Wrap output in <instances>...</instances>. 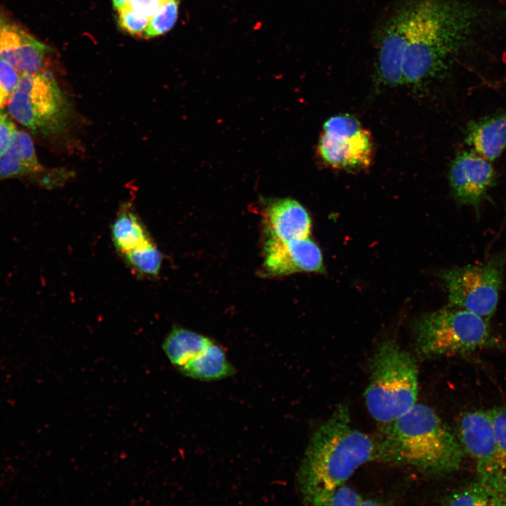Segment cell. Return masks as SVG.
Instances as JSON below:
<instances>
[{
  "mask_svg": "<svg viewBox=\"0 0 506 506\" xmlns=\"http://www.w3.org/2000/svg\"><path fill=\"white\" fill-rule=\"evenodd\" d=\"M450 183L456 200L479 213L481 202L494 185L495 174L490 161L473 152L460 153L452 162Z\"/></svg>",
  "mask_w": 506,
  "mask_h": 506,
  "instance_id": "obj_10",
  "label": "cell"
},
{
  "mask_svg": "<svg viewBox=\"0 0 506 506\" xmlns=\"http://www.w3.org/2000/svg\"><path fill=\"white\" fill-rule=\"evenodd\" d=\"M372 148L370 132L356 118L348 115L327 119L318 143L322 159L337 169L368 167L372 157Z\"/></svg>",
  "mask_w": 506,
  "mask_h": 506,
  "instance_id": "obj_8",
  "label": "cell"
},
{
  "mask_svg": "<svg viewBox=\"0 0 506 506\" xmlns=\"http://www.w3.org/2000/svg\"><path fill=\"white\" fill-rule=\"evenodd\" d=\"M458 439L476 462L479 476L491 465L497 451V441L488 410L464 413L458 422Z\"/></svg>",
  "mask_w": 506,
  "mask_h": 506,
  "instance_id": "obj_13",
  "label": "cell"
},
{
  "mask_svg": "<svg viewBox=\"0 0 506 506\" xmlns=\"http://www.w3.org/2000/svg\"><path fill=\"white\" fill-rule=\"evenodd\" d=\"M169 0H129V7L150 18Z\"/></svg>",
  "mask_w": 506,
  "mask_h": 506,
  "instance_id": "obj_28",
  "label": "cell"
},
{
  "mask_svg": "<svg viewBox=\"0 0 506 506\" xmlns=\"http://www.w3.org/2000/svg\"><path fill=\"white\" fill-rule=\"evenodd\" d=\"M488 412L495 429L497 451L491 465L479 479L506 496V408L495 407Z\"/></svg>",
  "mask_w": 506,
  "mask_h": 506,
  "instance_id": "obj_19",
  "label": "cell"
},
{
  "mask_svg": "<svg viewBox=\"0 0 506 506\" xmlns=\"http://www.w3.org/2000/svg\"><path fill=\"white\" fill-rule=\"evenodd\" d=\"M8 109L19 123L43 133L61 129L68 112L56 80L46 71L22 74L8 100Z\"/></svg>",
  "mask_w": 506,
  "mask_h": 506,
  "instance_id": "obj_7",
  "label": "cell"
},
{
  "mask_svg": "<svg viewBox=\"0 0 506 506\" xmlns=\"http://www.w3.org/2000/svg\"><path fill=\"white\" fill-rule=\"evenodd\" d=\"M180 0H169L149 20L143 34L145 37H155L168 32L175 24Z\"/></svg>",
  "mask_w": 506,
  "mask_h": 506,
  "instance_id": "obj_23",
  "label": "cell"
},
{
  "mask_svg": "<svg viewBox=\"0 0 506 506\" xmlns=\"http://www.w3.org/2000/svg\"><path fill=\"white\" fill-rule=\"evenodd\" d=\"M264 269L271 275L320 272L323 270V257L318 245L309 237L289 241L270 237L264 247Z\"/></svg>",
  "mask_w": 506,
  "mask_h": 506,
  "instance_id": "obj_11",
  "label": "cell"
},
{
  "mask_svg": "<svg viewBox=\"0 0 506 506\" xmlns=\"http://www.w3.org/2000/svg\"><path fill=\"white\" fill-rule=\"evenodd\" d=\"M43 170L31 138L25 131L16 130L8 148L0 156V179Z\"/></svg>",
  "mask_w": 506,
  "mask_h": 506,
  "instance_id": "obj_16",
  "label": "cell"
},
{
  "mask_svg": "<svg viewBox=\"0 0 506 506\" xmlns=\"http://www.w3.org/2000/svg\"><path fill=\"white\" fill-rule=\"evenodd\" d=\"M123 255L134 271L148 276H156L159 273L163 260L162 252L152 240Z\"/></svg>",
  "mask_w": 506,
  "mask_h": 506,
  "instance_id": "obj_22",
  "label": "cell"
},
{
  "mask_svg": "<svg viewBox=\"0 0 506 506\" xmlns=\"http://www.w3.org/2000/svg\"><path fill=\"white\" fill-rule=\"evenodd\" d=\"M212 342L191 330L174 327L162 344V349L172 365L179 369L197 357Z\"/></svg>",
  "mask_w": 506,
  "mask_h": 506,
  "instance_id": "obj_18",
  "label": "cell"
},
{
  "mask_svg": "<svg viewBox=\"0 0 506 506\" xmlns=\"http://www.w3.org/2000/svg\"><path fill=\"white\" fill-rule=\"evenodd\" d=\"M179 370L185 376L203 381L221 379L234 372L223 349L213 342Z\"/></svg>",
  "mask_w": 506,
  "mask_h": 506,
  "instance_id": "obj_17",
  "label": "cell"
},
{
  "mask_svg": "<svg viewBox=\"0 0 506 506\" xmlns=\"http://www.w3.org/2000/svg\"><path fill=\"white\" fill-rule=\"evenodd\" d=\"M445 505H506V496L479 479L443 498Z\"/></svg>",
  "mask_w": 506,
  "mask_h": 506,
  "instance_id": "obj_21",
  "label": "cell"
},
{
  "mask_svg": "<svg viewBox=\"0 0 506 506\" xmlns=\"http://www.w3.org/2000/svg\"><path fill=\"white\" fill-rule=\"evenodd\" d=\"M377 440L379 460L408 465L426 475L453 472L463 458L459 439L434 410L424 404L416 403L384 424Z\"/></svg>",
  "mask_w": 506,
  "mask_h": 506,
  "instance_id": "obj_3",
  "label": "cell"
},
{
  "mask_svg": "<svg viewBox=\"0 0 506 506\" xmlns=\"http://www.w3.org/2000/svg\"><path fill=\"white\" fill-rule=\"evenodd\" d=\"M48 48L15 23L0 18V60L22 74L45 72Z\"/></svg>",
  "mask_w": 506,
  "mask_h": 506,
  "instance_id": "obj_12",
  "label": "cell"
},
{
  "mask_svg": "<svg viewBox=\"0 0 506 506\" xmlns=\"http://www.w3.org/2000/svg\"><path fill=\"white\" fill-rule=\"evenodd\" d=\"M20 78L18 71L0 60V108L8 102Z\"/></svg>",
  "mask_w": 506,
  "mask_h": 506,
  "instance_id": "obj_26",
  "label": "cell"
},
{
  "mask_svg": "<svg viewBox=\"0 0 506 506\" xmlns=\"http://www.w3.org/2000/svg\"><path fill=\"white\" fill-rule=\"evenodd\" d=\"M111 233L115 246L122 254L151 241L145 226L129 207H123L119 212Z\"/></svg>",
  "mask_w": 506,
  "mask_h": 506,
  "instance_id": "obj_20",
  "label": "cell"
},
{
  "mask_svg": "<svg viewBox=\"0 0 506 506\" xmlns=\"http://www.w3.org/2000/svg\"><path fill=\"white\" fill-rule=\"evenodd\" d=\"M118 11L119 25L130 34H144L150 18L140 14L131 8L126 6Z\"/></svg>",
  "mask_w": 506,
  "mask_h": 506,
  "instance_id": "obj_25",
  "label": "cell"
},
{
  "mask_svg": "<svg viewBox=\"0 0 506 506\" xmlns=\"http://www.w3.org/2000/svg\"><path fill=\"white\" fill-rule=\"evenodd\" d=\"M412 0H405L379 27L375 37L376 85L392 88L403 84V64L409 40Z\"/></svg>",
  "mask_w": 506,
  "mask_h": 506,
  "instance_id": "obj_9",
  "label": "cell"
},
{
  "mask_svg": "<svg viewBox=\"0 0 506 506\" xmlns=\"http://www.w3.org/2000/svg\"><path fill=\"white\" fill-rule=\"evenodd\" d=\"M370 365V381L364 393L367 409L376 421L391 422L416 404V363L407 351L388 342L378 348Z\"/></svg>",
  "mask_w": 506,
  "mask_h": 506,
  "instance_id": "obj_4",
  "label": "cell"
},
{
  "mask_svg": "<svg viewBox=\"0 0 506 506\" xmlns=\"http://www.w3.org/2000/svg\"><path fill=\"white\" fill-rule=\"evenodd\" d=\"M265 214L271 238L289 241L309 237L311 219L298 202L291 199L277 200L267 207Z\"/></svg>",
  "mask_w": 506,
  "mask_h": 506,
  "instance_id": "obj_14",
  "label": "cell"
},
{
  "mask_svg": "<svg viewBox=\"0 0 506 506\" xmlns=\"http://www.w3.org/2000/svg\"><path fill=\"white\" fill-rule=\"evenodd\" d=\"M506 267V250L486 261L441 273L450 306L468 310L490 320L496 311Z\"/></svg>",
  "mask_w": 506,
  "mask_h": 506,
  "instance_id": "obj_6",
  "label": "cell"
},
{
  "mask_svg": "<svg viewBox=\"0 0 506 506\" xmlns=\"http://www.w3.org/2000/svg\"><path fill=\"white\" fill-rule=\"evenodd\" d=\"M474 8L463 0H412L403 84L420 89L442 77L467 45L476 25Z\"/></svg>",
  "mask_w": 506,
  "mask_h": 506,
  "instance_id": "obj_1",
  "label": "cell"
},
{
  "mask_svg": "<svg viewBox=\"0 0 506 506\" xmlns=\"http://www.w3.org/2000/svg\"><path fill=\"white\" fill-rule=\"evenodd\" d=\"M465 141L485 159L498 158L506 150V110L469 123Z\"/></svg>",
  "mask_w": 506,
  "mask_h": 506,
  "instance_id": "obj_15",
  "label": "cell"
},
{
  "mask_svg": "<svg viewBox=\"0 0 506 506\" xmlns=\"http://www.w3.org/2000/svg\"><path fill=\"white\" fill-rule=\"evenodd\" d=\"M129 0H112L114 7L117 10H120L128 6Z\"/></svg>",
  "mask_w": 506,
  "mask_h": 506,
  "instance_id": "obj_29",
  "label": "cell"
},
{
  "mask_svg": "<svg viewBox=\"0 0 506 506\" xmlns=\"http://www.w3.org/2000/svg\"><path fill=\"white\" fill-rule=\"evenodd\" d=\"M414 332L417 350L424 357L463 354L486 347L506 349L488 320L460 308L422 317Z\"/></svg>",
  "mask_w": 506,
  "mask_h": 506,
  "instance_id": "obj_5",
  "label": "cell"
},
{
  "mask_svg": "<svg viewBox=\"0 0 506 506\" xmlns=\"http://www.w3.org/2000/svg\"><path fill=\"white\" fill-rule=\"evenodd\" d=\"M363 498L353 489L341 485L311 500L313 505H362Z\"/></svg>",
  "mask_w": 506,
  "mask_h": 506,
  "instance_id": "obj_24",
  "label": "cell"
},
{
  "mask_svg": "<svg viewBox=\"0 0 506 506\" xmlns=\"http://www.w3.org/2000/svg\"><path fill=\"white\" fill-rule=\"evenodd\" d=\"M379 460L377 439L355 429L348 407L339 405L314 432L299 472L300 490L310 504L342 485L362 465Z\"/></svg>",
  "mask_w": 506,
  "mask_h": 506,
  "instance_id": "obj_2",
  "label": "cell"
},
{
  "mask_svg": "<svg viewBox=\"0 0 506 506\" xmlns=\"http://www.w3.org/2000/svg\"><path fill=\"white\" fill-rule=\"evenodd\" d=\"M16 131L8 115L0 112V156L7 150Z\"/></svg>",
  "mask_w": 506,
  "mask_h": 506,
  "instance_id": "obj_27",
  "label": "cell"
}]
</instances>
